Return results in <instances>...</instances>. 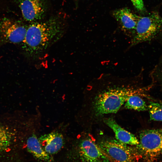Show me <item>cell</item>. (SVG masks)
Returning <instances> with one entry per match:
<instances>
[{
    "label": "cell",
    "instance_id": "cell-8",
    "mask_svg": "<svg viewBox=\"0 0 162 162\" xmlns=\"http://www.w3.org/2000/svg\"><path fill=\"white\" fill-rule=\"evenodd\" d=\"M113 15L120 24L122 31L132 38L135 33L140 16L127 8L116 10L113 12Z\"/></svg>",
    "mask_w": 162,
    "mask_h": 162
},
{
    "label": "cell",
    "instance_id": "cell-14",
    "mask_svg": "<svg viewBox=\"0 0 162 162\" xmlns=\"http://www.w3.org/2000/svg\"><path fill=\"white\" fill-rule=\"evenodd\" d=\"M12 132L7 127L0 125V154L5 151L11 144Z\"/></svg>",
    "mask_w": 162,
    "mask_h": 162
},
{
    "label": "cell",
    "instance_id": "cell-5",
    "mask_svg": "<svg viewBox=\"0 0 162 162\" xmlns=\"http://www.w3.org/2000/svg\"><path fill=\"white\" fill-rule=\"evenodd\" d=\"M111 160L116 162H137L138 154L134 149L128 145L116 140L101 142L98 146Z\"/></svg>",
    "mask_w": 162,
    "mask_h": 162
},
{
    "label": "cell",
    "instance_id": "cell-16",
    "mask_svg": "<svg viewBox=\"0 0 162 162\" xmlns=\"http://www.w3.org/2000/svg\"><path fill=\"white\" fill-rule=\"evenodd\" d=\"M134 7L139 10L142 11L144 10L143 0H131Z\"/></svg>",
    "mask_w": 162,
    "mask_h": 162
},
{
    "label": "cell",
    "instance_id": "cell-4",
    "mask_svg": "<svg viewBox=\"0 0 162 162\" xmlns=\"http://www.w3.org/2000/svg\"><path fill=\"white\" fill-rule=\"evenodd\" d=\"M139 136L138 146L148 161L162 154V129L144 130L140 133Z\"/></svg>",
    "mask_w": 162,
    "mask_h": 162
},
{
    "label": "cell",
    "instance_id": "cell-9",
    "mask_svg": "<svg viewBox=\"0 0 162 162\" xmlns=\"http://www.w3.org/2000/svg\"><path fill=\"white\" fill-rule=\"evenodd\" d=\"M20 7L23 16L29 21L40 19L46 11L44 0H22Z\"/></svg>",
    "mask_w": 162,
    "mask_h": 162
},
{
    "label": "cell",
    "instance_id": "cell-11",
    "mask_svg": "<svg viewBox=\"0 0 162 162\" xmlns=\"http://www.w3.org/2000/svg\"><path fill=\"white\" fill-rule=\"evenodd\" d=\"M104 123L113 131L118 141L123 144L131 146H138L139 140L133 134L122 128L111 118H105Z\"/></svg>",
    "mask_w": 162,
    "mask_h": 162
},
{
    "label": "cell",
    "instance_id": "cell-7",
    "mask_svg": "<svg viewBox=\"0 0 162 162\" xmlns=\"http://www.w3.org/2000/svg\"><path fill=\"white\" fill-rule=\"evenodd\" d=\"M79 148L82 156L86 162H110V159L99 146L90 139L82 140Z\"/></svg>",
    "mask_w": 162,
    "mask_h": 162
},
{
    "label": "cell",
    "instance_id": "cell-13",
    "mask_svg": "<svg viewBox=\"0 0 162 162\" xmlns=\"http://www.w3.org/2000/svg\"><path fill=\"white\" fill-rule=\"evenodd\" d=\"M124 106L127 109L138 111H144L148 109L145 102L139 94L130 96L125 102Z\"/></svg>",
    "mask_w": 162,
    "mask_h": 162
},
{
    "label": "cell",
    "instance_id": "cell-15",
    "mask_svg": "<svg viewBox=\"0 0 162 162\" xmlns=\"http://www.w3.org/2000/svg\"><path fill=\"white\" fill-rule=\"evenodd\" d=\"M148 108L150 120L162 122V104L151 102Z\"/></svg>",
    "mask_w": 162,
    "mask_h": 162
},
{
    "label": "cell",
    "instance_id": "cell-6",
    "mask_svg": "<svg viewBox=\"0 0 162 162\" xmlns=\"http://www.w3.org/2000/svg\"><path fill=\"white\" fill-rule=\"evenodd\" d=\"M27 28L10 19L0 20V44L22 43Z\"/></svg>",
    "mask_w": 162,
    "mask_h": 162
},
{
    "label": "cell",
    "instance_id": "cell-1",
    "mask_svg": "<svg viewBox=\"0 0 162 162\" xmlns=\"http://www.w3.org/2000/svg\"><path fill=\"white\" fill-rule=\"evenodd\" d=\"M63 29L62 24L55 19L30 25L22 43L26 55L34 58L41 54L60 39Z\"/></svg>",
    "mask_w": 162,
    "mask_h": 162
},
{
    "label": "cell",
    "instance_id": "cell-2",
    "mask_svg": "<svg viewBox=\"0 0 162 162\" xmlns=\"http://www.w3.org/2000/svg\"><path fill=\"white\" fill-rule=\"evenodd\" d=\"M142 90L131 88L110 89L99 94L95 99L94 109L97 115L116 113L131 96L140 94Z\"/></svg>",
    "mask_w": 162,
    "mask_h": 162
},
{
    "label": "cell",
    "instance_id": "cell-12",
    "mask_svg": "<svg viewBox=\"0 0 162 162\" xmlns=\"http://www.w3.org/2000/svg\"><path fill=\"white\" fill-rule=\"evenodd\" d=\"M27 150L37 159L46 162H51V158L42 147L36 136L34 134L27 139Z\"/></svg>",
    "mask_w": 162,
    "mask_h": 162
},
{
    "label": "cell",
    "instance_id": "cell-3",
    "mask_svg": "<svg viewBox=\"0 0 162 162\" xmlns=\"http://www.w3.org/2000/svg\"><path fill=\"white\" fill-rule=\"evenodd\" d=\"M162 30V18L156 12L140 17L135 33L131 38V46L151 40Z\"/></svg>",
    "mask_w": 162,
    "mask_h": 162
},
{
    "label": "cell",
    "instance_id": "cell-10",
    "mask_svg": "<svg viewBox=\"0 0 162 162\" xmlns=\"http://www.w3.org/2000/svg\"><path fill=\"white\" fill-rule=\"evenodd\" d=\"M39 140L43 149L48 154L57 153L64 143L63 135L58 132H53L41 136Z\"/></svg>",
    "mask_w": 162,
    "mask_h": 162
}]
</instances>
